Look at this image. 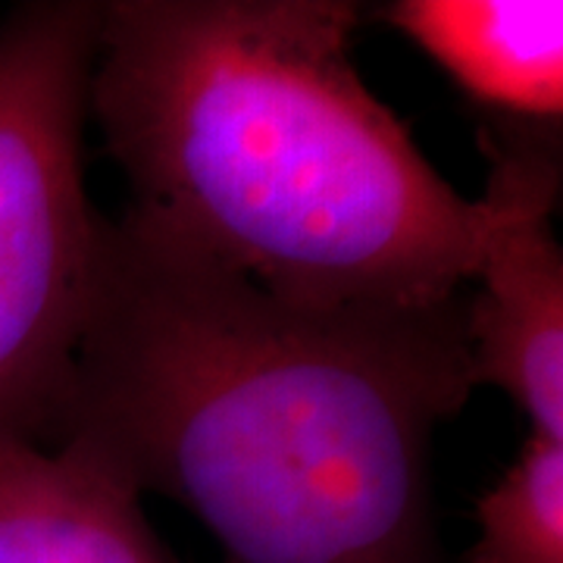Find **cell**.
<instances>
[{
    "mask_svg": "<svg viewBox=\"0 0 563 563\" xmlns=\"http://www.w3.org/2000/svg\"><path fill=\"white\" fill-rule=\"evenodd\" d=\"M351 0H103L88 113L132 210L320 307L463 298L479 203L361 79Z\"/></svg>",
    "mask_w": 563,
    "mask_h": 563,
    "instance_id": "7a4b0ae2",
    "label": "cell"
},
{
    "mask_svg": "<svg viewBox=\"0 0 563 563\" xmlns=\"http://www.w3.org/2000/svg\"><path fill=\"white\" fill-rule=\"evenodd\" d=\"M0 563H176L141 495L76 451L0 435Z\"/></svg>",
    "mask_w": 563,
    "mask_h": 563,
    "instance_id": "8992f818",
    "label": "cell"
},
{
    "mask_svg": "<svg viewBox=\"0 0 563 563\" xmlns=\"http://www.w3.org/2000/svg\"><path fill=\"white\" fill-rule=\"evenodd\" d=\"M466 298H282L125 207L47 448L181 504L222 563H451L432 444L476 391Z\"/></svg>",
    "mask_w": 563,
    "mask_h": 563,
    "instance_id": "6da1fadb",
    "label": "cell"
},
{
    "mask_svg": "<svg viewBox=\"0 0 563 563\" xmlns=\"http://www.w3.org/2000/svg\"><path fill=\"white\" fill-rule=\"evenodd\" d=\"M369 16L413 41L485 117L563 122L561 0H391Z\"/></svg>",
    "mask_w": 563,
    "mask_h": 563,
    "instance_id": "5b68a950",
    "label": "cell"
},
{
    "mask_svg": "<svg viewBox=\"0 0 563 563\" xmlns=\"http://www.w3.org/2000/svg\"><path fill=\"white\" fill-rule=\"evenodd\" d=\"M103 0L0 16V435L47 444L88 320L103 217L85 191Z\"/></svg>",
    "mask_w": 563,
    "mask_h": 563,
    "instance_id": "3957f363",
    "label": "cell"
},
{
    "mask_svg": "<svg viewBox=\"0 0 563 563\" xmlns=\"http://www.w3.org/2000/svg\"><path fill=\"white\" fill-rule=\"evenodd\" d=\"M461 563H563V442L529 432L476 501V542Z\"/></svg>",
    "mask_w": 563,
    "mask_h": 563,
    "instance_id": "52a82bcc",
    "label": "cell"
},
{
    "mask_svg": "<svg viewBox=\"0 0 563 563\" xmlns=\"http://www.w3.org/2000/svg\"><path fill=\"white\" fill-rule=\"evenodd\" d=\"M561 125L479 122L488 176L476 198V291L463 320L476 388H501L523 410L529 432L563 442V247L554 232Z\"/></svg>",
    "mask_w": 563,
    "mask_h": 563,
    "instance_id": "277c9868",
    "label": "cell"
}]
</instances>
